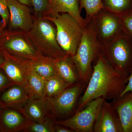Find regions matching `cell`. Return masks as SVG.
Wrapping results in <instances>:
<instances>
[{"mask_svg": "<svg viewBox=\"0 0 132 132\" xmlns=\"http://www.w3.org/2000/svg\"><path fill=\"white\" fill-rule=\"evenodd\" d=\"M128 76L116 71L101 52L93 65V72L75 113L99 97L113 101L119 97L126 88Z\"/></svg>", "mask_w": 132, "mask_h": 132, "instance_id": "6da1fadb", "label": "cell"}, {"mask_svg": "<svg viewBox=\"0 0 132 132\" xmlns=\"http://www.w3.org/2000/svg\"><path fill=\"white\" fill-rule=\"evenodd\" d=\"M85 20L81 40L72 58L80 80L87 85L93 72V65L101 53L102 47L97 40L92 19Z\"/></svg>", "mask_w": 132, "mask_h": 132, "instance_id": "7a4b0ae2", "label": "cell"}, {"mask_svg": "<svg viewBox=\"0 0 132 132\" xmlns=\"http://www.w3.org/2000/svg\"><path fill=\"white\" fill-rule=\"evenodd\" d=\"M32 27L27 32L37 51L45 56L59 59L66 54L57 40V31L54 24L44 18L33 16Z\"/></svg>", "mask_w": 132, "mask_h": 132, "instance_id": "3957f363", "label": "cell"}, {"mask_svg": "<svg viewBox=\"0 0 132 132\" xmlns=\"http://www.w3.org/2000/svg\"><path fill=\"white\" fill-rule=\"evenodd\" d=\"M44 18L55 26L57 42L63 51L71 57L74 56L82 38L83 27L67 13L51 14Z\"/></svg>", "mask_w": 132, "mask_h": 132, "instance_id": "277c9868", "label": "cell"}, {"mask_svg": "<svg viewBox=\"0 0 132 132\" xmlns=\"http://www.w3.org/2000/svg\"><path fill=\"white\" fill-rule=\"evenodd\" d=\"M101 53L109 65L119 73L129 76L132 68V39L122 32L102 47Z\"/></svg>", "mask_w": 132, "mask_h": 132, "instance_id": "5b68a950", "label": "cell"}, {"mask_svg": "<svg viewBox=\"0 0 132 132\" xmlns=\"http://www.w3.org/2000/svg\"><path fill=\"white\" fill-rule=\"evenodd\" d=\"M87 85L79 80L69 86L57 96L47 98L55 119L67 118L75 113L80 95Z\"/></svg>", "mask_w": 132, "mask_h": 132, "instance_id": "8992f818", "label": "cell"}, {"mask_svg": "<svg viewBox=\"0 0 132 132\" xmlns=\"http://www.w3.org/2000/svg\"><path fill=\"white\" fill-rule=\"evenodd\" d=\"M105 100L104 97H100L93 100L72 116L62 120L55 119V123L75 132H93L97 116Z\"/></svg>", "mask_w": 132, "mask_h": 132, "instance_id": "52a82bcc", "label": "cell"}, {"mask_svg": "<svg viewBox=\"0 0 132 132\" xmlns=\"http://www.w3.org/2000/svg\"><path fill=\"white\" fill-rule=\"evenodd\" d=\"M97 40L105 46L123 32L121 16L102 9L92 18Z\"/></svg>", "mask_w": 132, "mask_h": 132, "instance_id": "ba28073f", "label": "cell"}, {"mask_svg": "<svg viewBox=\"0 0 132 132\" xmlns=\"http://www.w3.org/2000/svg\"><path fill=\"white\" fill-rule=\"evenodd\" d=\"M0 47L12 55L32 60L35 59L39 53L27 33L24 31L4 32L0 39Z\"/></svg>", "mask_w": 132, "mask_h": 132, "instance_id": "9c48e42d", "label": "cell"}, {"mask_svg": "<svg viewBox=\"0 0 132 132\" xmlns=\"http://www.w3.org/2000/svg\"><path fill=\"white\" fill-rule=\"evenodd\" d=\"M4 61L0 67L12 85L24 86L33 71L32 60L10 54L0 47Z\"/></svg>", "mask_w": 132, "mask_h": 132, "instance_id": "30bf717a", "label": "cell"}, {"mask_svg": "<svg viewBox=\"0 0 132 132\" xmlns=\"http://www.w3.org/2000/svg\"><path fill=\"white\" fill-rule=\"evenodd\" d=\"M9 9V23L10 31L28 32L32 27L34 21L29 7L17 0H7Z\"/></svg>", "mask_w": 132, "mask_h": 132, "instance_id": "8fae6325", "label": "cell"}, {"mask_svg": "<svg viewBox=\"0 0 132 132\" xmlns=\"http://www.w3.org/2000/svg\"><path fill=\"white\" fill-rule=\"evenodd\" d=\"M93 132H124L119 114L112 103L104 100Z\"/></svg>", "mask_w": 132, "mask_h": 132, "instance_id": "7c38bea8", "label": "cell"}, {"mask_svg": "<svg viewBox=\"0 0 132 132\" xmlns=\"http://www.w3.org/2000/svg\"><path fill=\"white\" fill-rule=\"evenodd\" d=\"M0 112V131H24L31 121L18 109L2 108Z\"/></svg>", "mask_w": 132, "mask_h": 132, "instance_id": "4fadbf2b", "label": "cell"}, {"mask_svg": "<svg viewBox=\"0 0 132 132\" xmlns=\"http://www.w3.org/2000/svg\"><path fill=\"white\" fill-rule=\"evenodd\" d=\"M18 109L31 121H41L48 117L53 116L50 105L45 98L29 99Z\"/></svg>", "mask_w": 132, "mask_h": 132, "instance_id": "5bb4252c", "label": "cell"}, {"mask_svg": "<svg viewBox=\"0 0 132 132\" xmlns=\"http://www.w3.org/2000/svg\"><path fill=\"white\" fill-rule=\"evenodd\" d=\"M28 100L27 93L23 86L12 85L8 87L0 96V107L2 108L19 109Z\"/></svg>", "mask_w": 132, "mask_h": 132, "instance_id": "9a60e30c", "label": "cell"}, {"mask_svg": "<svg viewBox=\"0 0 132 132\" xmlns=\"http://www.w3.org/2000/svg\"><path fill=\"white\" fill-rule=\"evenodd\" d=\"M124 132H132V93L128 92L113 101Z\"/></svg>", "mask_w": 132, "mask_h": 132, "instance_id": "2e32d148", "label": "cell"}, {"mask_svg": "<svg viewBox=\"0 0 132 132\" xmlns=\"http://www.w3.org/2000/svg\"><path fill=\"white\" fill-rule=\"evenodd\" d=\"M51 14L67 13L73 16L84 27L86 21L81 14L79 0H48Z\"/></svg>", "mask_w": 132, "mask_h": 132, "instance_id": "e0dca14e", "label": "cell"}, {"mask_svg": "<svg viewBox=\"0 0 132 132\" xmlns=\"http://www.w3.org/2000/svg\"><path fill=\"white\" fill-rule=\"evenodd\" d=\"M55 70L57 75L69 85H72L80 80L76 66L72 57L69 55L57 59Z\"/></svg>", "mask_w": 132, "mask_h": 132, "instance_id": "ac0fdd59", "label": "cell"}, {"mask_svg": "<svg viewBox=\"0 0 132 132\" xmlns=\"http://www.w3.org/2000/svg\"><path fill=\"white\" fill-rule=\"evenodd\" d=\"M56 60L45 56L39 52L37 57L32 60L33 71L45 79L57 75L55 70Z\"/></svg>", "mask_w": 132, "mask_h": 132, "instance_id": "d6986e66", "label": "cell"}, {"mask_svg": "<svg viewBox=\"0 0 132 132\" xmlns=\"http://www.w3.org/2000/svg\"><path fill=\"white\" fill-rule=\"evenodd\" d=\"M45 79L33 71L24 87L29 99L45 98Z\"/></svg>", "mask_w": 132, "mask_h": 132, "instance_id": "ffe728a7", "label": "cell"}, {"mask_svg": "<svg viewBox=\"0 0 132 132\" xmlns=\"http://www.w3.org/2000/svg\"><path fill=\"white\" fill-rule=\"evenodd\" d=\"M45 98H52L57 96L69 85L57 75L45 79Z\"/></svg>", "mask_w": 132, "mask_h": 132, "instance_id": "44dd1931", "label": "cell"}, {"mask_svg": "<svg viewBox=\"0 0 132 132\" xmlns=\"http://www.w3.org/2000/svg\"><path fill=\"white\" fill-rule=\"evenodd\" d=\"M103 8L121 16L132 11V0H102Z\"/></svg>", "mask_w": 132, "mask_h": 132, "instance_id": "7402d4cb", "label": "cell"}, {"mask_svg": "<svg viewBox=\"0 0 132 132\" xmlns=\"http://www.w3.org/2000/svg\"><path fill=\"white\" fill-rule=\"evenodd\" d=\"M55 119L51 116L41 121H31L24 132H54Z\"/></svg>", "mask_w": 132, "mask_h": 132, "instance_id": "603a6c76", "label": "cell"}, {"mask_svg": "<svg viewBox=\"0 0 132 132\" xmlns=\"http://www.w3.org/2000/svg\"><path fill=\"white\" fill-rule=\"evenodd\" d=\"M80 9L85 10V20L92 19L99 11L103 9L102 0H79Z\"/></svg>", "mask_w": 132, "mask_h": 132, "instance_id": "cb8c5ba5", "label": "cell"}, {"mask_svg": "<svg viewBox=\"0 0 132 132\" xmlns=\"http://www.w3.org/2000/svg\"><path fill=\"white\" fill-rule=\"evenodd\" d=\"M32 6L35 18H44L52 13L48 0H32Z\"/></svg>", "mask_w": 132, "mask_h": 132, "instance_id": "d4e9b609", "label": "cell"}, {"mask_svg": "<svg viewBox=\"0 0 132 132\" xmlns=\"http://www.w3.org/2000/svg\"><path fill=\"white\" fill-rule=\"evenodd\" d=\"M121 18L123 32L132 39V11L122 15Z\"/></svg>", "mask_w": 132, "mask_h": 132, "instance_id": "484cf974", "label": "cell"}, {"mask_svg": "<svg viewBox=\"0 0 132 132\" xmlns=\"http://www.w3.org/2000/svg\"><path fill=\"white\" fill-rule=\"evenodd\" d=\"M0 16L2 18L3 27L6 28L8 24L10 16L7 0H0Z\"/></svg>", "mask_w": 132, "mask_h": 132, "instance_id": "4316f807", "label": "cell"}, {"mask_svg": "<svg viewBox=\"0 0 132 132\" xmlns=\"http://www.w3.org/2000/svg\"><path fill=\"white\" fill-rule=\"evenodd\" d=\"M12 85L4 71H0V91Z\"/></svg>", "mask_w": 132, "mask_h": 132, "instance_id": "83f0119b", "label": "cell"}, {"mask_svg": "<svg viewBox=\"0 0 132 132\" xmlns=\"http://www.w3.org/2000/svg\"><path fill=\"white\" fill-rule=\"evenodd\" d=\"M128 92L132 93V68L128 79V82L125 90L122 93L120 96H122Z\"/></svg>", "mask_w": 132, "mask_h": 132, "instance_id": "f1b7e54d", "label": "cell"}, {"mask_svg": "<svg viewBox=\"0 0 132 132\" xmlns=\"http://www.w3.org/2000/svg\"><path fill=\"white\" fill-rule=\"evenodd\" d=\"M54 132H75L70 128L64 126L56 124L55 127Z\"/></svg>", "mask_w": 132, "mask_h": 132, "instance_id": "f546056e", "label": "cell"}, {"mask_svg": "<svg viewBox=\"0 0 132 132\" xmlns=\"http://www.w3.org/2000/svg\"><path fill=\"white\" fill-rule=\"evenodd\" d=\"M18 1L29 7L32 6V0H17Z\"/></svg>", "mask_w": 132, "mask_h": 132, "instance_id": "4dcf8cb0", "label": "cell"}, {"mask_svg": "<svg viewBox=\"0 0 132 132\" xmlns=\"http://www.w3.org/2000/svg\"><path fill=\"white\" fill-rule=\"evenodd\" d=\"M5 28L3 27L2 23L0 22V39L2 37L3 35L4 32V29Z\"/></svg>", "mask_w": 132, "mask_h": 132, "instance_id": "1f68e13d", "label": "cell"}, {"mask_svg": "<svg viewBox=\"0 0 132 132\" xmlns=\"http://www.w3.org/2000/svg\"><path fill=\"white\" fill-rule=\"evenodd\" d=\"M4 61V57H3V55L1 51V49H0V67L2 65Z\"/></svg>", "mask_w": 132, "mask_h": 132, "instance_id": "d6a6232c", "label": "cell"}, {"mask_svg": "<svg viewBox=\"0 0 132 132\" xmlns=\"http://www.w3.org/2000/svg\"><path fill=\"white\" fill-rule=\"evenodd\" d=\"M1 108L0 107V112H1Z\"/></svg>", "mask_w": 132, "mask_h": 132, "instance_id": "836d02e7", "label": "cell"}]
</instances>
